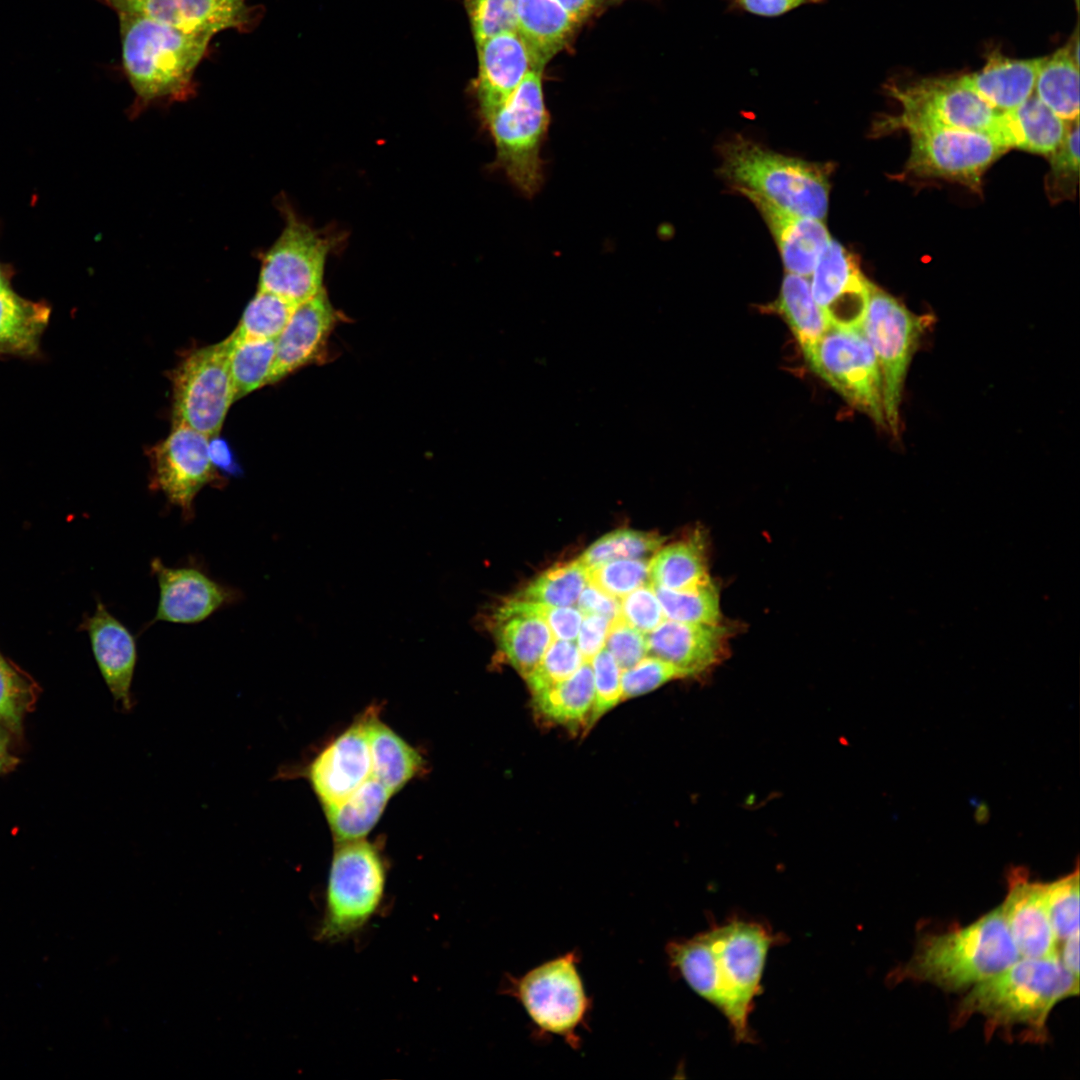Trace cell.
<instances>
[{
	"label": "cell",
	"mask_w": 1080,
	"mask_h": 1080,
	"mask_svg": "<svg viewBox=\"0 0 1080 1080\" xmlns=\"http://www.w3.org/2000/svg\"><path fill=\"white\" fill-rule=\"evenodd\" d=\"M778 937L754 921L730 920L688 939L670 942L671 967L727 1019L738 1042L753 1040L749 1027L770 948Z\"/></svg>",
	"instance_id": "1"
},
{
	"label": "cell",
	"mask_w": 1080,
	"mask_h": 1080,
	"mask_svg": "<svg viewBox=\"0 0 1080 1080\" xmlns=\"http://www.w3.org/2000/svg\"><path fill=\"white\" fill-rule=\"evenodd\" d=\"M1079 994V978L1062 965L1058 954L1043 958L1020 957L1000 973L974 985L962 998L953 1017L960 1027L971 1016L985 1019L989 1039L996 1032L1011 1035L1022 1029L1023 1040H1047V1020L1061 1000Z\"/></svg>",
	"instance_id": "2"
},
{
	"label": "cell",
	"mask_w": 1080,
	"mask_h": 1080,
	"mask_svg": "<svg viewBox=\"0 0 1080 1080\" xmlns=\"http://www.w3.org/2000/svg\"><path fill=\"white\" fill-rule=\"evenodd\" d=\"M1020 958L1001 904L971 924L927 934L911 958L890 975L893 983L927 982L946 992L972 987Z\"/></svg>",
	"instance_id": "3"
},
{
	"label": "cell",
	"mask_w": 1080,
	"mask_h": 1080,
	"mask_svg": "<svg viewBox=\"0 0 1080 1080\" xmlns=\"http://www.w3.org/2000/svg\"><path fill=\"white\" fill-rule=\"evenodd\" d=\"M122 66L135 93L134 112L158 102L185 101L212 35L185 32L146 17L118 13Z\"/></svg>",
	"instance_id": "4"
},
{
	"label": "cell",
	"mask_w": 1080,
	"mask_h": 1080,
	"mask_svg": "<svg viewBox=\"0 0 1080 1080\" xmlns=\"http://www.w3.org/2000/svg\"><path fill=\"white\" fill-rule=\"evenodd\" d=\"M720 175L797 215L823 220L828 210L830 167L789 157L741 136L720 147Z\"/></svg>",
	"instance_id": "5"
},
{
	"label": "cell",
	"mask_w": 1080,
	"mask_h": 1080,
	"mask_svg": "<svg viewBox=\"0 0 1080 1080\" xmlns=\"http://www.w3.org/2000/svg\"><path fill=\"white\" fill-rule=\"evenodd\" d=\"M544 67H533L513 94L486 121L495 146L494 167L524 196L544 180L541 149L550 115L543 92Z\"/></svg>",
	"instance_id": "6"
},
{
	"label": "cell",
	"mask_w": 1080,
	"mask_h": 1080,
	"mask_svg": "<svg viewBox=\"0 0 1080 1080\" xmlns=\"http://www.w3.org/2000/svg\"><path fill=\"white\" fill-rule=\"evenodd\" d=\"M900 113L880 121L888 132L918 126L955 128L987 134L1008 145L1005 113L995 109L958 77H927L888 87Z\"/></svg>",
	"instance_id": "7"
},
{
	"label": "cell",
	"mask_w": 1080,
	"mask_h": 1080,
	"mask_svg": "<svg viewBox=\"0 0 1080 1080\" xmlns=\"http://www.w3.org/2000/svg\"><path fill=\"white\" fill-rule=\"evenodd\" d=\"M386 864L364 839L337 842L329 869L320 941L343 940L363 928L380 907Z\"/></svg>",
	"instance_id": "8"
},
{
	"label": "cell",
	"mask_w": 1080,
	"mask_h": 1080,
	"mask_svg": "<svg viewBox=\"0 0 1080 1080\" xmlns=\"http://www.w3.org/2000/svg\"><path fill=\"white\" fill-rule=\"evenodd\" d=\"M578 963V953L567 952L509 977L504 989L519 1001L538 1033L561 1037L574 1049L591 1010Z\"/></svg>",
	"instance_id": "9"
},
{
	"label": "cell",
	"mask_w": 1080,
	"mask_h": 1080,
	"mask_svg": "<svg viewBox=\"0 0 1080 1080\" xmlns=\"http://www.w3.org/2000/svg\"><path fill=\"white\" fill-rule=\"evenodd\" d=\"M892 295L871 284L862 329L879 366L886 428L899 433V410L906 373L912 356L929 323Z\"/></svg>",
	"instance_id": "10"
},
{
	"label": "cell",
	"mask_w": 1080,
	"mask_h": 1080,
	"mask_svg": "<svg viewBox=\"0 0 1080 1080\" xmlns=\"http://www.w3.org/2000/svg\"><path fill=\"white\" fill-rule=\"evenodd\" d=\"M811 369L851 406L886 428L880 370L862 326H830L803 351Z\"/></svg>",
	"instance_id": "11"
},
{
	"label": "cell",
	"mask_w": 1080,
	"mask_h": 1080,
	"mask_svg": "<svg viewBox=\"0 0 1080 1080\" xmlns=\"http://www.w3.org/2000/svg\"><path fill=\"white\" fill-rule=\"evenodd\" d=\"M232 340H225L188 354L172 376L173 422L215 437L222 429L235 401L230 371Z\"/></svg>",
	"instance_id": "12"
},
{
	"label": "cell",
	"mask_w": 1080,
	"mask_h": 1080,
	"mask_svg": "<svg viewBox=\"0 0 1080 1080\" xmlns=\"http://www.w3.org/2000/svg\"><path fill=\"white\" fill-rule=\"evenodd\" d=\"M911 151L906 173L919 178H942L960 182L974 190L984 172L1009 148L979 132L918 126L907 130Z\"/></svg>",
	"instance_id": "13"
},
{
	"label": "cell",
	"mask_w": 1080,
	"mask_h": 1080,
	"mask_svg": "<svg viewBox=\"0 0 1080 1080\" xmlns=\"http://www.w3.org/2000/svg\"><path fill=\"white\" fill-rule=\"evenodd\" d=\"M284 216L280 236L262 256L257 290L299 304L323 289L325 262L333 244L290 208H285Z\"/></svg>",
	"instance_id": "14"
},
{
	"label": "cell",
	"mask_w": 1080,
	"mask_h": 1080,
	"mask_svg": "<svg viewBox=\"0 0 1080 1080\" xmlns=\"http://www.w3.org/2000/svg\"><path fill=\"white\" fill-rule=\"evenodd\" d=\"M209 439L184 424H173L170 434L152 449V484L186 519L193 515L199 491L217 475L210 456Z\"/></svg>",
	"instance_id": "15"
},
{
	"label": "cell",
	"mask_w": 1080,
	"mask_h": 1080,
	"mask_svg": "<svg viewBox=\"0 0 1080 1080\" xmlns=\"http://www.w3.org/2000/svg\"><path fill=\"white\" fill-rule=\"evenodd\" d=\"M117 14L149 18L190 33L215 34L234 29L251 32L262 17V7L248 0H97Z\"/></svg>",
	"instance_id": "16"
},
{
	"label": "cell",
	"mask_w": 1080,
	"mask_h": 1080,
	"mask_svg": "<svg viewBox=\"0 0 1080 1080\" xmlns=\"http://www.w3.org/2000/svg\"><path fill=\"white\" fill-rule=\"evenodd\" d=\"M871 282L860 269L857 257L831 239L812 272L814 300L837 327L862 326Z\"/></svg>",
	"instance_id": "17"
},
{
	"label": "cell",
	"mask_w": 1080,
	"mask_h": 1080,
	"mask_svg": "<svg viewBox=\"0 0 1080 1080\" xmlns=\"http://www.w3.org/2000/svg\"><path fill=\"white\" fill-rule=\"evenodd\" d=\"M151 571L159 586V601L152 623H199L239 598L237 591L196 567H170L154 558Z\"/></svg>",
	"instance_id": "18"
},
{
	"label": "cell",
	"mask_w": 1080,
	"mask_h": 1080,
	"mask_svg": "<svg viewBox=\"0 0 1080 1080\" xmlns=\"http://www.w3.org/2000/svg\"><path fill=\"white\" fill-rule=\"evenodd\" d=\"M305 777L323 808L340 803L371 777L365 714L311 761Z\"/></svg>",
	"instance_id": "19"
},
{
	"label": "cell",
	"mask_w": 1080,
	"mask_h": 1080,
	"mask_svg": "<svg viewBox=\"0 0 1080 1080\" xmlns=\"http://www.w3.org/2000/svg\"><path fill=\"white\" fill-rule=\"evenodd\" d=\"M478 73L474 93L485 124L513 94L533 68L531 53L516 31L503 32L476 44Z\"/></svg>",
	"instance_id": "20"
},
{
	"label": "cell",
	"mask_w": 1080,
	"mask_h": 1080,
	"mask_svg": "<svg viewBox=\"0 0 1080 1080\" xmlns=\"http://www.w3.org/2000/svg\"><path fill=\"white\" fill-rule=\"evenodd\" d=\"M731 630L715 624L663 620L646 634L648 655L665 660L688 676L696 675L720 663L727 655Z\"/></svg>",
	"instance_id": "21"
},
{
	"label": "cell",
	"mask_w": 1080,
	"mask_h": 1080,
	"mask_svg": "<svg viewBox=\"0 0 1080 1080\" xmlns=\"http://www.w3.org/2000/svg\"><path fill=\"white\" fill-rule=\"evenodd\" d=\"M1020 957L1043 958L1057 954L1043 893V883L1031 881L1022 867L1007 875V895L1001 904Z\"/></svg>",
	"instance_id": "22"
},
{
	"label": "cell",
	"mask_w": 1080,
	"mask_h": 1080,
	"mask_svg": "<svg viewBox=\"0 0 1080 1080\" xmlns=\"http://www.w3.org/2000/svg\"><path fill=\"white\" fill-rule=\"evenodd\" d=\"M94 657L114 700L122 712L135 706L131 693L137 663V645L130 630L101 602L87 619Z\"/></svg>",
	"instance_id": "23"
},
{
	"label": "cell",
	"mask_w": 1080,
	"mask_h": 1080,
	"mask_svg": "<svg viewBox=\"0 0 1080 1080\" xmlns=\"http://www.w3.org/2000/svg\"><path fill=\"white\" fill-rule=\"evenodd\" d=\"M735 190L746 196L762 215L787 272L804 277L811 275L831 240L822 220L792 213L756 192L743 188Z\"/></svg>",
	"instance_id": "24"
},
{
	"label": "cell",
	"mask_w": 1080,
	"mask_h": 1080,
	"mask_svg": "<svg viewBox=\"0 0 1080 1080\" xmlns=\"http://www.w3.org/2000/svg\"><path fill=\"white\" fill-rule=\"evenodd\" d=\"M335 312L324 289L299 303L276 339L275 358L268 384H273L310 362L335 322Z\"/></svg>",
	"instance_id": "25"
},
{
	"label": "cell",
	"mask_w": 1080,
	"mask_h": 1080,
	"mask_svg": "<svg viewBox=\"0 0 1080 1080\" xmlns=\"http://www.w3.org/2000/svg\"><path fill=\"white\" fill-rule=\"evenodd\" d=\"M491 630L508 662L526 678L553 641L547 623L523 608L516 598L504 601L491 615Z\"/></svg>",
	"instance_id": "26"
},
{
	"label": "cell",
	"mask_w": 1080,
	"mask_h": 1080,
	"mask_svg": "<svg viewBox=\"0 0 1080 1080\" xmlns=\"http://www.w3.org/2000/svg\"><path fill=\"white\" fill-rule=\"evenodd\" d=\"M1043 59L1011 58L996 49L987 55L981 69L960 78L989 105L1005 113L1020 106L1034 93Z\"/></svg>",
	"instance_id": "27"
},
{
	"label": "cell",
	"mask_w": 1080,
	"mask_h": 1080,
	"mask_svg": "<svg viewBox=\"0 0 1080 1080\" xmlns=\"http://www.w3.org/2000/svg\"><path fill=\"white\" fill-rule=\"evenodd\" d=\"M579 24L556 0L518 1L515 31L537 67H545L568 45Z\"/></svg>",
	"instance_id": "28"
},
{
	"label": "cell",
	"mask_w": 1080,
	"mask_h": 1080,
	"mask_svg": "<svg viewBox=\"0 0 1080 1080\" xmlns=\"http://www.w3.org/2000/svg\"><path fill=\"white\" fill-rule=\"evenodd\" d=\"M365 714L371 755V776L392 794L401 790L424 769L420 753L384 724L375 711Z\"/></svg>",
	"instance_id": "29"
},
{
	"label": "cell",
	"mask_w": 1080,
	"mask_h": 1080,
	"mask_svg": "<svg viewBox=\"0 0 1080 1080\" xmlns=\"http://www.w3.org/2000/svg\"><path fill=\"white\" fill-rule=\"evenodd\" d=\"M50 316L46 302L28 300L13 289L0 291V356L38 354Z\"/></svg>",
	"instance_id": "30"
},
{
	"label": "cell",
	"mask_w": 1080,
	"mask_h": 1080,
	"mask_svg": "<svg viewBox=\"0 0 1080 1080\" xmlns=\"http://www.w3.org/2000/svg\"><path fill=\"white\" fill-rule=\"evenodd\" d=\"M1078 37L1044 57L1034 94L1066 121L1079 118Z\"/></svg>",
	"instance_id": "31"
},
{
	"label": "cell",
	"mask_w": 1080,
	"mask_h": 1080,
	"mask_svg": "<svg viewBox=\"0 0 1080 1080\" xmlns=\"http://www.w3.org/2000/svg\"><path fill=\"white\" fill-rule=\"evenodd\" d=\"M1008 144L1049 156L1064 140L1070 122L1054 113L1034 93L1017 108L1005 112Z\"/></svg>",
	"instance_id": "32"
},
{
	"label": "cell",
	"mask_w": 1080,
	"mask_h": 1080,
	"mask_svg": "<svg viewBox=\"0 0 1080 1080\" xmlns=\"http://www.w3.org/2000/svg\"><path fill=\"white\" fill-rule=\"evenodd\" d=\"M392 795L371 776L343 801L324 808L335 840L364 839L379 821Z\"/></svg>",
	"instance_id": "33"
},
{
	"label": "cell",
	"mask_w": 1080,
	"mask_h": 1080,
	"mask_svg": "<svg viewBox=\"0 0 1080 1080\" xmlns=\"http://www.w3.org/2000/svg\"><path fill=\"white\" fill-rule=\"evenodd\" d=\"M649 580L655 586L680 590L709 581L703 536L693 534L661 547L649 561Z\"/></svg>",
	"instance_id": "34"
},
{
	"label": "cell",
	"mask_w": 1080,
	"mask_h": 1080,
	"mask_svg": "<svg viewBox=\"0 0 1080 1080\" xmlns=\"http://www.w3.org/2000/svg\"><path fill=\"white\" fill-rule=\"evenodd\" d=\"M769 308L781 315L803 351L814 345L831 326L818 306L806 277L788 273L780 293Z\"/></svg>",
	"instance_id": "35"
},
{
	"label": "cell",
	"mask_w": 1080,
	"mask_h": 1080,
	"mask_svg": "<svg viewBox=\"0 0 1080 1080\" xmlns=\"http://www.w3.org/2000/svg\"><path fill=\"white\" fill-rule=\"evenodd\" d=\"M594 697L593 671L590 661L565 680L533 694L536 712L545 719L563 725H575L591 711Z\"/></svg>",
	"instance_id": "36"
},
{
	"label": "cell",
	"mask_w": 1080,
	"mask_h": 1080,
	"mask_svg": "<svg viewBox=\"0 0 1080 1080\" xmlns=\"http://www.w3.org/2000/svg\"><path fill=\"white\" fill-rule=\"evenodd\" d=\"M588 582V568L579 559L558 563L532 580L517 598L551 606H573Z\"/></svg>",
	"instance_id": "37"
},
{
	"label": "cell",
	"mask_w": 1080,
	"mask_h": 1080,
	"mask_svg": "<svg viewBox=\"0 0 1080 1080\" xmlns=\"http://www.w3.org/2000/svg\"><path fill=\"white\" fill-rule=\"evenodd\" d=\"M230 337V371L235 400H238L268 384L276 340L237 339L233 334Z\"/></svg>",
	"instance_id": "38"
},
{
	"label": "cell",
	"mask_w": 1080,
	"mask_h": 1080,
	"mask_svg": "<svg viewBox=\"0 0 1080 1080\" xmlns=\"http://www.w3.org/2000/svg\"><path fill=\"white\" fill-rule=\"evenodd\" d=\"M665 619L715 624L721 620L719 590L710 579L697 586L673 590L653 585Z\"/></svg>",
	"instance_id": "39"
},
{
	"label": "cell",
	"mask_w": 1080,
	"mask_h": 1080,
	"mask_svg": "<svg viewBox=\"0 0 1080 1080\" xmlns=\"http://www.w3.org/2000/svg\"><path fill=\"white\" fill-rule=\"evenodd\" d=\"M297 305L274 293L257 290L232 334L237 339L276 340Z\"/></svg>",
	"instance_id": "40"
},
{
	"label": "cell",
	"mask_w": 1080,
	"mask_h": 1080,
	"mask_svg": "<svg viewBox=\"0 0 1080 1080\" xmlns=\"http://www.w3.org/2000/svg\"><path fill=\"white\" fill-rule=\"evenodd\" d=\"M664 538L656 533L618 529L599 538L578 558L588 569L619 559H647Z\"/></svg>",
	"instance_id": "41"
},
{
	"label": "cell",
	"mask_w": 1080,
	"mask_h": 1080,
	"mask_svg": "<svg viewBox=\"0 0 1080 1080\" xmlns=\"http://www.w3.org/2000/svg\"><path fill=\"white\" fill-rule=\"evenodd\" d=\"M1050 926L1057 943L1079 930V869L1053 882L1043 883Z\"/></svg>",
	"instance_id": "42"
},
{
	"label": "cell",
	"mask_w": 1080,
	"mask_h": 1080,
	"mask_svg": "<svg viewBox=\"0 0 1080 1080\" xmlns=\"http://www.w3.org/2000/svg\"><path fill=\"white\" fill-rule=\"evenodd\" d=\"M1047 192L1052 200L1071 198L1079 171V118L1070 122L1062 143L1049 156Z\"/></svg>",
	"instance_id": "43"
},
{
	"label": "cell",
	"mask_w": 1080,
	"mask_h": 1080,
	"mask_svg": "<svg viewBox=\"0 0 1080 1080\" xmlns=\"http://www.w3.org/2000/svg\"><path fill=\"white\" fill-rule=\"evenodd\" d=\"M584 662L574 641L555 639L534 670L524 678L532 694L547 689L572 675Z\"/></svg>",
	"instance_id": "44"
},
{
	"label": "cell",
	"mask_w": 1080,
	"mask_h": 1080,
	"mask_svg": "<svg viewBox=\"0 0 1080 1080\" xmlns=\"http://www.w3.org/2000/svg\"><path fill=\"white\" fill-rule=\"evenodd\" d=\"M33 698L32 683L0 653V725L15 733L20 731Z\"/></svg>",
	"instance_id": "45"
},
{
	"label": "cell",
	"mask_w": 1080,
	"mask_h": 1080,
	"mask_svg": "<svg viewBox=\"0 0 1080 1080\" xmlns=\"http://www.w3.org/2000/svg\"><path fill=\"white\" fill-rule=\"evenodd\" d=\"M648 565V559L609 561L588 569L589 582L616 598H622L648 583Z\"/></svg>",
	"instance_id": "46"
},
{
	"label": "cell",
	"mask_w": 1080,
	"mask_h": 1080,
	"mask_svg": "<svg viewBox=\"0 0 1080 1080\" xmlns=\"http://www.w3.org/2000/svg\"><path fill=\"white\" fill-rule=\"evenodd\" d=\"M519 0H463L475 43L515 31Z\"/></svg>",
	"instance_id": "47"
},
{
	"label": "cell",
	"mask_w": 1080,
	"mask_h": 1080,
	"mask_svg": "<svg viewBox=\"0 0 1080 1080\" xmlns=\"http://www.w3.org/2000/svg\"><path fill=\"white\" fill-rule=\"evenodd\" d=\"M590 663L593 671L594 697L588 720L589 725L592 726L622 701V670L605 647L592 658Z\"/></svg>",
	"instance_id": "48"
},
{
	"label": "cell",
	"mask_w": 1080,
	"mask_h": 1080,
	"mask_svg": "<svg viewBox=\"0 0 1080 1080\" xmlns=\"http://www.w3.org/2000/svg\"><path fill=\"white\" fill-rule=\"evenodd\" d=\"M681 668L658 657L647 655L621 675L622 701L651 692L663 684L687 677Z\"/></svg>",
	"instance_id": "49"
},
{
	"label": "cell",
	"mask_w": 1080,
	"mask_h": 1080,
	"mask_svg": "<svg viewBox=\"0 0 1080 1080\" xmlns=\"http://www.w3.org/2000/svg\"><path fill=\"white\" fill-rule=\"evenodd\" d=\"M620 615L644 634L651 632L665 616L653 585L645 584L622 597Z\"/></svg>",
	"instance_id": "50"
},
{
	"label": "cell",
	"mask_w": 1080,
	"mask_h": 1080,
	"mask_svg": "<svg viewBox=\"0 0 1080 1080\" xmlns=\"http://www.w3.org/2000/svg\"><path fill=\"white\" fill-rule=\"evenodd\" d=\"M605 646L622 671L648 655L646 634L626 622L621 615L611 621Z\"/></svg>",
	"instance_id": "51"
},
{
	"label": "cell",
	"mask_w": 1080,
	"mask_h": 1080,
	"mask_svg": "<svg viewBox=\"0 0 1080 1080\" xmlns=\"http://www.w3.org/2000/svg\"><path fill=\"white\" fill-rule=\"evenodd\" d=\"M515 598L523 608L541 617L556 639L574 641L577 638L583 619V614L578 608L551 606Z\"/></svg>",
	"instance_id": "52"
},
{
	"label": "cell",
	"mask_w": 1080,
	"mask_h": 1080,
	"mask_svg": "<svg viewBox=\"0 0 1080 1080\" xmlns=\"http://www.w3.org/2000/svg\"><path fill=\"white\" fill-rule=\"evenodd\" d=\"M584 615L577 635V647L584 661H591L605 646L611 620L595 614Z\"/></svg>",
	"instance_id": "53"
},
{
	"label": "cell",
	"mask_w": 1080,
	"mask_h": 1080,
	"mask_svg": "<svg viewBox=\"0 0 1080 1080\" xmlns=\"http://www.w3.org/2000/svg\"><path fill=\"white\" fill-rule=\"evenodd\" d=\"M577 604L582 614L600 615L611 621L620 616V601L590 582L582 590Z\"/></svg>",
	"instance_id": "54"
},
{
	"label": "cell",
	"mask_w": 1080,
	"mask_h": 1080,
	"mask_svg": "<svg viewBox=\"0 0 1080 1080\" xmlns=\"http://www.w3.org/2000/svg\"><path fill=\"white\" fill-rule=\"evenodd\" d=\"M823 1L824 0H732L736 8L762 17L781 16L800 6L817 4Z\"/></svg>",
	"instance_id": "55"
},
{
	"label": "cell",
	"mask_w": 1080,
	"mask_h": 1080,
	"mask_svg": "<svg viewBox=\"0 0 1080 1080\" xmlns=\"http://www.w3.org/2000/svg\"><path fill=\"white\" fill-rule=\"evenodd\" d=\"M1058 957L1066 970L1079 978V930L1061 941Z\"/></svg>",
	"instance_id": "56"
},
{
	"label": "cell",
	"mask_w": 1080,
	"mask_h": 1080,
	"mask_svg": "<svg viewBox=\"0 0 1080 1080\" xmlns=\"http://www.w3.org/2000/svg\"><path fill=\"white\" fill-rule=\"evenodd\" d=\"M577 21L582 23L590 17L599 6L600 0H556Z\"/></svg>",
	"instance_id": "57"
},
{
	"label": "cell",
	"mask_w": 1080,
	"mask_h": 1080,
	"mask_svg": "<svg viewBox=\"0 0 1080 1080\" xmlns=\"http://www.w3.org/2000/svg\"><path fill=\"white\" fill-rule=\"evenodd\" d=\"M15 763L16 759L10 753L8 739L5 733L0 730V774L14 767Z\"/></svg>",
	"instance_id": "58"
},
{
	"label": "cell",
	"mask_w": 1080,
	"mask_h": 1080,
	"mask_svg": "<svg viewBox=\"0 0 1080 1080\" xmlns=\"http://www.w3.org/2000/svg\"><path fill=\"white\" fill-rule=\"evenodd\" d=\"M14 275L13 268L0 262V291L12 290L11 281Z\"/></svg>",
	"instance_id": "59"
}]
</instances>
